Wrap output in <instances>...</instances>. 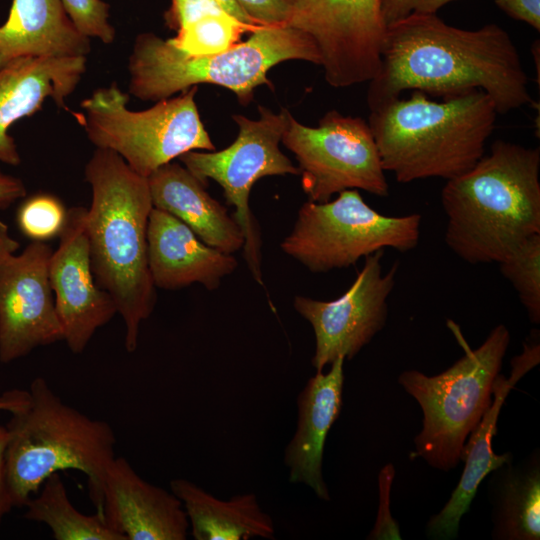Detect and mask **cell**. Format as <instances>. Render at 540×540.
<instances>
[{"label": "cell", "instance_id": "cell-12", "mask_svg": "<svg viewBox=\"0 0 540 540\" xmlns=\"http://www.w3.org/2000/svg\"><path fill=\"white\" fill-rule=\"evenodd\" d=\"M287 25L314 41L332 87L369 82L381 68V0H295Z\"/></svg>", "mask_w": 540, "mask_h": 540}, {"label": "cell", "instance_id": "cell-36", "mask_svg": "<svg viewBox=\"0 0 540 540\" xmlns=\"http://www.w3.org/2000/svg\"><path fill=\"white\" fill-rule=\"evenodd\" d=\"M25 195L26 187L22 180L0 170V209L8 208Z\"/></svg>", "mask_w": 540, "mask_h": 540}, {"label": "cell", "instance_id": "cell-4", "mask_svg": "<svg viewBox=\"0 0 540 540\" xmlns=\"http://www.w3.org/2000/svg\"><path fill=\"white\" fill-rule=\"evenodd\" d=\"M0 402L10 415L5 472L14 508L24 507L51 474L73 469L86 475L99 510L104 476L115 458L110 424L66 404L43 377L28 389L5 391Z\"/></svg>", "mask_w": 540, "mask_h": 540}, {"label": "cell", "instance_id": "cell-9", "mask_svg": "<svg viewBox=\"0 0 540 540\" xmlns=\"http://www.w3.org/2000/svg\"><path fill=\"white\" fill-rule=\"evenodd\" d=\"M421 215L386 216L371 208L358 190H345L334 200L305 202L282 251L313 273L352 266L385 248L414 249Z\"/></svg>", "mask_w": 540, "mask_h": 540}, {"label": "cell", "instance_id": "cell-21", "mask_svg": "<svg viewBox=\"0 0 540 540\" xmlns=\"http://www.w3.org/2000/svg\"><path fill=\"white\" fill-rule=\"evenodd\" d=\"M154 208L186 224L205 244L227 254L244 247V236L234 217L184 165L169 162L148 178Z\"/></svg>", "mask_w": 540, "mask_h": 540}, {"label": "cell", "instance_id": "cell-15", "mask_svg": "<svg viewBox=\"0 0 540 540\" xmlns=\"http://www.w3.org/2000/svg\"><path fill=\"white\" fill-rule=\"evenodd\" d=\"M87 208L71 207L58 247L49 261V280L67 347L82 353L95 332L117 314L113 298L100 288L91 267Z\"/></svg>", "mask_w": 540, "mask_h": 540}, {"label": "cell", "instance_id": "cell-7", "mask_svg": "<svg viewBox=\"0 0 540 540\" xmlns=\"http://www.w3.org/2000/svg\"><path fill=\"white\" fill-rule=\"evenodd\" d=\"M448 323L465 354L437 375L410 369L398 376L399 384L417 401L423 414L411 455L445 472L461 461L469 434L490 407L493 384L510 343L508 328L499 324L472 350L458 327Z\"/></svg>", "mask_w": 540, "mask_h": 540}, {"label": "cell", "instance_id": "cell-17", "mask_svg": "<svg viewBox=\"0 0 540 540\" xmlns=\"http://www.w3.org/2000/svg\"><path fill=\"white\" fill-rule=\"evenodd\" d=\"M98 512L126 540H185L189 521L180 499L144 480L124 457L107 467Z\"/></svg>", "mask_w": 540, "mask_h": 540}, {"label": "cell", "instance_id": "cell-14", "mask_svg": "<svg viewBox=\"0 0 540 540\" xmlns=\"http://www.w3.org/2000/svg\"><path fill=\"white\" fill-rule=\"evenodd\" d=\"M53 250L32 241L0 262V362L64 340L49 280Z\"/></svg>", "mask_w": 540, "mask_h": 540}, {"label": "cell", "instance_id": "cell-19", "mask_svg": "<svg viewBox=\"0 0 540 540\" xmlns=\"http://www.w3.org/2000/svg\"><path fill=\"white\" fill-rule=\"evenodd\" d=\"M147 255L155 287L165 290L199 283L212 291L238 266L232 254L205 244L182 221L154 207L147 227Z\"/></svg>", "mask_w": 540, "mask_h": 540}, {"label": "cell", "instance_id": "cell-2", "mask_svg": "<svg viewBox=\"0 0 540 540\" xmlns=\"http://www.w3.org/2000/svg\"><path fill=\"white\" fill-rule=\"evenodd\" d=\"M84 176L92 193L86 213L92 271L115 302L125 326V348L132 353L157 298L147 255L153 209L148 181L118 154L100 148L86 163Z\"/></svg>", "mask_w": 540, "mask_h": 540}, {"label": "cell", "instance_id": "cell-1", "mask_svg": "<svg viewBox=\"0 0 540 540\" xmlns=\"http://www.w3.org/2000/svg\"><path fill=\"white\" fill-rule=\"evenodd\" d=\"M368 83L370 110L406 90L444 98L480 89L498 114L533 103L519 52L506 30L497 24L465 30L436 14H410L386 26L381 68Z\"/></svg>", "mask_w": 540, "mask_h": 540}, {"label": "cell", "instance_id": "cell-25", "mask_svg": "<svg viewBox=\"0 0 540 540\" xmlns=\"http://www.w3.org/2000/svg\"><path fill=\"white\" fill-rule=\"evenodd\" d=\"M27 520L45 524L56 540H126L98 512L86 515L71 503L60 473L51 474L24 506Z\"/></svg>", "mask_w": 540, "mask_h": 540}, {"label": "cell", "instance_id": "cell-30", "mask_svg": "<svg viewBox=\"0 0 540 540\" xmlns=\"http://www.w3.org/2000/svg\"><path fill=\"white\" fill-rule=\"evenodd\" d=\"M395 476L393 464L382 467L378 475L379 507L375 524L368 534L370 540H399L401 533L390 511V493Z\"/></svg>", "mask_w": 540, "mask_h": 540}, {"label": "cell", "instance_id": "cell-11", "mask_svg": "<svg viewBox=\"0 0 540 540\" xmlns=\"http://www.w3.org/2000/svg\"><path fill=\"white\" fill-rule=\"evenodd\" d=\"M281 143L295 155L308 201L327 202L345 190L389 195L372 131L360 117L331 110L309 127L291 114Z\"/></svg>", "mask_w": 540, "mask_h": 540}, {"label": "cell", "instance_id": "cell-18", "mask_svg": "<svg viewBox=\"0 0 540 540\" xmlns=\"http://www.w3.org/2000/svg\"><path fill=\"white\" fill-rule=\"evenodd\" d=\"M87 67V56L23 57L0 69V161L21 163L10 128L18 120L41 109L52 99L65 107V99L80 83Z\"/></svg>", "mask_w": 540, "mask_h": 540}, {"label": "cell", "instance_id": "cell-35", "mask_svg": "<svg viewBox=\"0 0 540 540\" xmlns=\"http://www.w3.org/2000/svg\"><path fill=\"white\" fill-rule=\"evenodd\" d=\"M7 440V429L5 426L0 425V529L5 517L14 508L5 472V449Z\"/></svg>", "mask_w": 540, "mask_h": 540}, {"label": "cell", "instance_id": "cell-27", "mask_svg": "<svg viewBox=\"0 0 540 540\" xmlns=\"http://www.w3.org/2000/svg\"><path fill=\"white\" fill-rule=\"evenodd\" d=\"M500 272L516 290L530 322L540 323V233L525 239L501 261Z\"/></svg>", "mask_w": 540, "mask_h": 540}, {"label": "cell", "instance_id": "cell-13", "mask_svg": "<svg viewBox=\"0 0 540 540\" xmlns=\"http://www.w3.org/2000/svg\"><path fill=\"white\" fill-rule=\"evenodd\" d=\"M382 257L383 250L365 257L354 282L334 300L295 296V310L314 332L311 364L316 372L323 371L340 356L351 360L384 328L398 263L383 273Z\"/></svg>", "mask_w": 540, "mask_h": 540}, {"label": "cell", "instance_id": "cell-38", "mask_svg": "<svg viewBox=\"0 0 540 540\" xmlns=\"http://www.w3.org/2000/svg\"><path fill=\"white\" fill-rule=\"evenodd\" d=\"M225 12L238 21L251 26H264L256 24L240 7L236 0H214Z\"/></svg>", "mask_w": 540, "mask_h": 540}, {"label": "cell", "instance_id": "cell-5", "mask_svg": "<svg viewBox=\"0 0 540 540\" xmlns=\"http://www.w3.org/2000/svg\"><path fill=\"white\" fill-rule=\"evenodd\" d=\"M497 110L482 90L434 101L413 90L370 110L368 124L385 172L400 183L457 177L484 155Z\"/></svg>", "mask_w": 540, "mask_h": 540}, {"label": "cell", "instance_id": "cell-10", "mask_svg": "<svg viewBox=\"0 0 540 540\" xmlns=\"http://www.w3.org/2000/svg\"><path fill=\"white\" fill-rule=\"evenodd\" d=\"M259 119L235 114L238 126L235 141L220 151H189L179 157L181 163L203 184L214 180L223 189L227 203L235 208L234 219L244 236V258L254 280L263 285L261 239L249 207L253 185L261 178L299 175L298 167L281 151L279 144L291 113H275L259 106Z\"/></svg>", "mask_w": 540, "mask_h": 540}, {"label": "cell", "instance_id": "cell-24", "mask_svg": "<svg viewBox=\"0 0 540 540\" xmlns=\"http://www.w3.org/2000/svg\"><path fill=\"white\" fill-rule=\"evenodd\" d=\"M494 540L540 539V451L490 472L487 484Z\"/></svg>", "mask_w": 540, "mask_h": 540}, {"label": "cell", "instance_id": "cell-3", "mask_svg": "<svg viewBox=\"0 0 540 540\" xmlns=\"http://www.w3.org/2000/svg\"><path fill=\"white\" fill-rule=\"evenodd\" d=\"M540 149L495 141L467 172L446 180L445 243L469 264L498 263L540 233Z\"/></svg>", "mask_w": 540, "mask_h": 540}, {"label": "cell", "instance_id": "cell-39", "mask_svg": "<svg viewBox=\"0 0 540 540\" xmlns=\"http://www.w3.org/2000/svg\"><path fill=\"white\" fill-rule=\"evenodd\" d=\"M0 411H1V402H0Z\"/></svg>", "mask_w": 540, "mask_h": 540}, {"label": "cell", "instance_id": "cell-31", "mask_svg": "<svg viewBox=\"0 0 540 540\" xmlns=\"http://www.w3.org/2000/svg\"><path fill=\"white\" fill-rule=\"evenodd\" d=\"M223 11L214 0H171L164 20L169 29L178 31L203 16Z\"/></svg>", "mask_w": 540, "mask_h": 540}, {"label": "cell", "instance_id": "cell-22", "mask_svg": "<svg viewBox=\"0 0 540 540\" xmlns=\"http://www.w3.org/2000/svg\"><path fill=\"white\" fill-rule=\"evenodd\" d=\"M90 38L68 16L61 0H13L0 25V69L23 57L87 56Z\"/></svg>", "mask_w": 540, "mask_h": 540}, {"label": "cell", "instance_id": "cell-6", "mask_svg": "<svg viewBox=\"0 0 540 540\" xmlns=\"http://www.w3.org/2000/svg\"><path fill=\"white\" fill-rule=\"evenodd\" d=\"M289 60L321 62L314 41L289 25L259 26L246 41L206 56L187 55L168 39L145 32L137 35L129 56L128 89L142 101L157 102L199 84H213L248 104L257 87H272L269 70Z\"/></svg>", "mask_w": 540, "mask_h": 540}, {"label": "cell", "instance_id": "cell-32", "mask_svg": "<svg viewBox=\"0 0 540 540\" xmlns=\"http://www.w3.org/2000/svg\"><path fill=\"white\" fill-rule=\"evenodd\" d=\"M258 25H287L295 0H236Z\"/></svg>", "mask_w": 540, "mask_h": 540}, {"label": "cell", "instance_id": "cell-33", "mask_svg": "<svg viewBox=\"0 0 540 540\" xmlns=\"http://www.w3.org/2000/svg\"><path fill=\"white\" fill-rule=\"evenodd\" d=\"M454 0H381V9L386 26L410 14H436Z\"/></svg>", "mask_w": 540, "mask_h": 540}, {"label": "cell", "instance_id": "cell-34", "mask_svg": "<svg viewBox=\"0 0 540 540\" xmlns=\"http://www.w3.org/2000/svg\"><path fill=\"white\" fill-rule=\"evenodd\" d=\"M495 3L513 19L540 31V0H495Z\"/></svg>", "mask_w": 540, "mask_h": 540}, {"label": "cell", "instance_id": "cell-16", "mask_svg": "<svg viewBox=\"0 0 540 540\" xmlns=\"http://www.w3.org/2000/svg\"><path fill=\"white\" fill-rule=\"evenodd\" d=\"M540 362V342L531 333L524 342L523 351L511 360L509 378L497 375L493 384V399L480 422L469 434L461 451L464 469L460 480L444 507L431 516L425 528L426 536L436 540L457 538L462 517L469 511L482 480L491 471L513 460V454H496L492 438L497 433V421L509 392L515 384Z\"/></svg>", "mask_w": 540, "mask_h": 540}, {"label": "cell", "instance_id": "cell-8", "mask_svg": "<svg viewBox=\"0 0 540 540\" xmlns=\"http://www.w3.org/2000/svg\"><path fill=\"white\" fill-rule=\"evenodd\" d=\"M196 92L194 86L146 110L133 111L127 106L128 94L112 83L94 90L74 115L96 148L113 151L148 178L186 152L215 150L200 118Z\"/></svg>", "mask_w": 540, "mask_h": 540}, {"label": "cell", "instance_id": "cell-20", "mask_svg": "<svg viewBox=\"0 0 540 540\" xmlns=\"http://www.w3.org/2000/svg\"><path fill=\"white\" fill-rule=\"evenodd\" d=\"M345 360L338 357L328 372H316L308 379L297 398V428L284 452L289 481L307 485L325 501L330 500V494L322 473L323 454L343 404Z\"/></svg>", "mask_w": 540, "mask_h": 540}, {"label": "cell", "instance_id": "cell-26", "mask_svg": "<svg viewBox=\"0 0 540 540\" xmlns=\"http://www.w3.org/2000/svg\"><path fill=\"white\" fill-rule=\"evenodd\" d=\"M259 26L244 24L227 12L208 14L180 28L168 39L178 50L191 56H206L224 52L241 41L244 33Z\"/></svg>", "mask_w": 540, "mask_h": 540}, {"label": "cell", "instance_id": "cell-29", "mask_svg": "<svg viewBox=\"0 0 540 540\" xmlns=\"http://www.w3.org/2000/svg\"><path fill=\"white\" fill-rule=\"evenodd\" d=\"M76 26L88 38H96L104 44L115 40L116 31L110 23L109 5L103 0H61Z\"/></svg>", "mask_w": 540, "mask_h": 540}, {"label": "cell", "instance_id": "cell-28", "mask_svg": "<svg viewBox=\"0 0 540 540\" xmlns=\"http://www.w3.org/2000/svg\"><path fill=\"white\" fill-rule=\"evenodd\" d=\"M67 211L56 196L36 194L28 197L17 211L20 231L32 241L45 242L62 232Z\"/></svg>", "mask_w": 540, "mask_h": 540}, {"label": "cell", "instance_id": "cell-37", "mask_svg": "<svg viewBox=\"0 0 540 540\" xmlns=\"http://www.w3.org/2000/svg\"><path fill=\"white\" fill-rule=\"evenodd\" d=\"M19 243L9 233L8 226L0 220V262L17 252Z\"/></svg>", "mask_w": 540, "mask_h": 540}, {"label": "cell", "instance_id": "cell-23", "mask_svg": "<svg viewBox=\"0 0 540 540\" xmlns=\"http://www.w3.org/2000/svg\"><path fill=\"white\" fill-rule=\"evenodd\" d=\"M170 490L182 502L195 540L274 539L273 520L253 493L221 500L182 478L171 480Z\"/></svg>", "mask_w": 540, "mask_h": 540}]
</instances>
